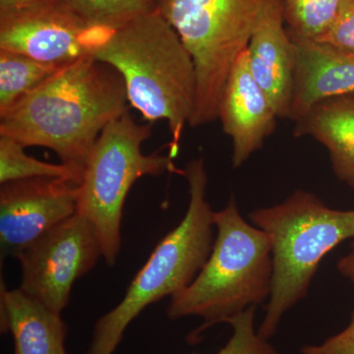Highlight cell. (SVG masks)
Returning a JSON list of instances; mask_svg holds the SVG:
<instances>
[{
  "mask_svg": "<svg viewBox=\"0 0 354 354\" xmlns=\"http://www.w3.org/2000/svg\"><path fill=\"white\" fill-rule=\"evenodd\" d=\"M124 81L87 55L58 69L0 116V136L50 149L62 164L84 171L104 128L128 111Z\"/></svg>",
  "mask_w": 354,
  "mask_h": 354,
  "instance_id": "cell-1",
  "label": "cell"
},
{
  "mask_svg": "<svg viewBox=\"0 0 354 354\" xmlns=\"http://www.w3.org/2000/svg\"><path fill=\"white\" fill-rule=\"evenodd\" d=\"M88 46L122 77L133 108L147 120L167 121L176 158L197 95L196 70L176 30L157 9L115 29L93 28Z\"/></svg>",
  "mask_w": 354,
  "mask_h": 354,
  "instance_id": "cell-2",
  "label": "cell"
},
{
  "mask_svg": "<svg viewBox=\"0 0 354 354\" xmlns=\"http://www.w3.org/2000/svg\"><path fill=\"white\" fill-rule=\"evenodd\" d=\"M216 241L206 264L190 286L172 295L167 314L171 320L199 317L204 320L188 337L195 344L216 324L228 320L269 299L272 257L269 235L249 225L234 197L214 213Z\"/></svg>",
  "mask_w": 354,
  "mask_h": 354,
  "instance_id": "cell-3",
  "label": "cell"
},
{
  "mask_svg": "<svg viewBox=\"0 0 354 354\" xmlns=\"http://www.w3.org/2000/svg\"><path fill=\"white\" fill-rule=\"evenodd\" d=\"M249 218L271 239V295L257 330L269 339L286 312L306 297L323 258L354 239V211L330 209L316 195L299 189L281 204L251 212Z\"/></svg>",
  "mask_w": 354,
  "mask_h": 354,
  "instance_id": "cell-4",
  "label": "cell"
},
{
  "mask_svg": "<svg viewBox=\"0 0 354 354\" xmlns=\"http://www.w3.org/2000/svg\"><path fill=\"white\" fill-rule=\"evenodd\" d=\"M180 174L189 185L185 216L156 247L120 304L97 321L87 354H113L144 309L187 288L206 264L214 245L215 212L206 200L204 158H193Z\"/></svg>",
  "mask_w": 354,
  "mask_h": 354,
  "instance_id": "cell-5",
  "label": "cell"
},
{
  "mask_svg": "<svg viewBox=\"0 0 354 354\" xmlns=\"http://www.w3.org/2000/svg\"><path fill=\"white\" fill-rule=\"evenodd\" d=\"M266 0H157L196 70L197 95L189 125L218 120L225 84L245 50Z\"/></svg>",
  "mask_w": 354,
  "mask_h": 354,
  "instance_id": "cell-6",
  "label": "cell"
},
{
  "mask_svg": "<svg viewBox=\"0 0 354 354\" xmlns=\"http://www.w3.org/2000/svg\"><path fill=\"white\" fill-rule=\"evenodd\" d=\"M150 136L151 127L125 111L104 128L84 167L77 212L94 227L109 266L115 265L120 252L123 208L133 184L143 176L181 172L171 156L142 152Z\"/></svg>",
  "mask_w": 354,
  "mask_h": 354,
  "instance_id": "cell-7",
  "label": "cell"
},
{
  "mask_svg": "<svg viewBox=\"0 0 354 354\" xmlns=\"http://www.w3.org/2000/svg\"><path fill=\"white\" fill-rule=\"evenodd\" d=\"M101 257L102 247L94 227L77 212L17 256L19 288L62 315L77 279L93 270Z\"/></svg>",
  "mask_w": 354,
  "mask_h": 354,
  "instance_id": "cell-8",
  "label": "cell"
},
{
  "mask_svg": "<svg viewBox=\"0 0 354 354\" xmlns=\"http://www.w3.org/2000/svg\"><path fill=\"white\" fill-rule=\"evenodd\" d=\"M79 185L76 181L46 177L1 184V259L17 258L39 236L76 214Z\"/></svg>",
  "mask_w": 354,
  "mask_h": 354,
  "instance_id": "cell-9",
  "label": "cell"
},
{
  "mask_svg": "<svg viewBox=\"0 0 354 354\" xmlns=\"http://www.w3.org/2000/svg\"><path fill=\"white\" fill-rule=\"evenodd\" d=\"M92 29L57 1L0 17V50L62 67L88 55Z\"/></svg>",
  "mask_w": 354,
  "mask_h": 354,
  "instance_id": "cell-10",
  "label": "cell"
},
{
  "mask_svg": "<svg viewBox=\"0 0 354 354\" xmlns=\"http://www.w3.org/2000/svg\"><path fill=\"white\" fill-rule=\"evenodd\" d=\"M277 118L269 97L251 73L246 48L230 72L218 109L223 132L232 140L234 167H241L262 148Z\"/></svg>",
  "mask_w": 354,
  "mask_h": 354,
  "instance_id": "cell-11",
  "label": "cell"
},
{
  "mask_svg": "<svg viewBox=\"0 0 354 354\" xmlns=\"http://www.w3.org/2000/svg\"><path fill=\"white\" fill-rule=\"evenodd\" d=\"M251 73L279 118L290 115L295 44L286 29L283 0H266L247 46Z\"/></svg>",
  "mask_w": 354,
  "mask_h": 354,
  "instance_id": "cell-12",
  "label": "cell"
},
{
  "mask_svg": "<svg viewBox=\"0 0 354 354\" xmlns=\"http://www.w3.org/2000/svg\"><path fill=\"white\" fill-rule=\"evenodd\" d=\"M290 37L295 44V67L288 120L295 122L326 100L354 94L353 53Z\"/></svg>",
  "mask_w": 354,
  "mask_h": 354,
  "instance_id": "cell-13",
  "label": "cell"
},
{
  "mask_svg": "<svg viewBox=\"0 0 354 354\" xmlns=\"http://www.w3.org/2000/svg\"><path fill=\"white\" fill-rule=\"evenodd\" d=\"M1 332H10L14 354H67L68 327L60 314L18 290L1 283Z\"/></svg>",
  "mask_w": 354,
  "mask_h": 354,
  "instance_id": "cell-14",
  "label": "cell"
},
{
  "mask_svg": "<svg viewBox=\"0 0 354 354\" xmlns=\"http://www.w3.org/2000/svg\"><path fill=\"white\" fill-rule=\"evenodd\" d=\"M293 133L322 144L335 176L354 189V94L316 104L295 121Z\"/></svg>",
  "mask_w": 354,
  "mask_h": 354,
  "instance_id": "cell-15",
  "label": "cell"
},
{
  "mask_svg": "<svg viewBox=\"0 0 354 354\" xmlns=\"http://www.w3.org/2000/svg\"><path fill=\"white\" fill-rule=\"evenodd\" d=\"M60 68L21 53L0 50V116Z\"/></svg>",
  "mask_w": 354,
  "mask_h": 354,
  "instance_id": "cell-16",
  "label": "cell"
},
{
  "mask_svg": "<svg viewBox=\"0 0 354 354\" xmlns=\"http://www.w3.org/2000/svg\"><path fill=\"white\" fill-rule=\"evenodd\" d=\"M25 147L7 137L0 136V183L29 178H62L82 180L83 171L60 164L53 165L30 157Z\"/></svg>",
  "mask_w": 354,
  "mask_h": 354,
  "instance_id": "cell-17",
  "label": "cell"
},
{
  "mask_svg": "<svg viewBox=\"0 0 354 354\" xmlns=\"http://www.w3.org/2000/svg\"><path fill=\"white\" fill-rule=\"evenodd\" d=\"M346 0H283L288 34L318 41L335 22Z\"/></svg>",
  "mask_w": 354,
  "mask_h": 354,
  "instance_id": "cell-18",
  "label": "cell"
},
{
  "mask_svg": "<svg viewBox=\"0 0 354 354\" xmlns=\"http://www.w3.org/2000/svg\"><path fill=\"white\" fill-rule=\"evenodd\" d=\"M93 28L115 29L157 10V0H62Z\"/></svg>",
  "mask_w": 354,
  "mask_h": 354,
  "instance_id": "cell-19",
  "label": "cell"
},
{
  "mask_svg": "<svg viewBox=\"0 0 354 354\" xmlns=\"http://www.w3.org/2000/svg\"><path fill=\"white\" fill-rule=\"evenodd\" d=\"M256 309L257 306L249 307L228 320L227 324L232 328V335L215 354H278L268 339H263L254 329Z\"/></svg>",
  "mask_w": 354,
  "mask_h": 354,
  "instance_id": "cell-20",
  "label": "cell"
},
{
  "mask_svg": "<svg viewBox=\"0 0 354 354\" xmlns=\"http://www.w3.org/2000/svg\"><path fill=\"white\" fill-rule=\"evenodd\" d=\"M317 41L332 44L354 53V0H346L335 22Z\"/></svg>",
  "mask_w": 354,
  "mask_h": 354,
  "instance_id": "cell-21",
  "label": "cell"
},
{
  "mask_svg": "<svg viewBox=\"0 0 354 354\" xmlns=\"http://www.w3.org/2000/svg\"><path fill=\"white\" fill-rule=\"evenodd\" d=\"M301 354H354V309L351 313V323L341 333L318 346H305L300 351Z\"/></svg>",
  "mask_w": 354,
  "mask_h": 354,
  "instance_id": "cell-22",
  "label": "cell"
},
{
  "mask_svg": "<svg viewBox=\"0 0 354 354\" xmlns=\"http://www.w3.org/2000/svg\"><path fill=\"white\" fill-rule=\"evenodd\" d=\"M62 0H0V17L23 12Z\"/></svg>",
  "mask_w": 354,
  "mask_h": 354,
  "instance_id": "cell-23",
  "label": "cell"
},
{
  "mask_svg": "<svg viewBox=\"0 0 354 354\" xmlns=\"http://www.w3.org/2000/svg\"><path fill=\"white\" fill-rule=\"evenodd\" d=\"M337 268L339 274L354 285V239L348 254L339 259Z\"/></svg>",
  "mask_w": 354,
  "mask_h": 354,
  "instance_id": "cell-24",
  "label": "cell"
}]
</instances>
